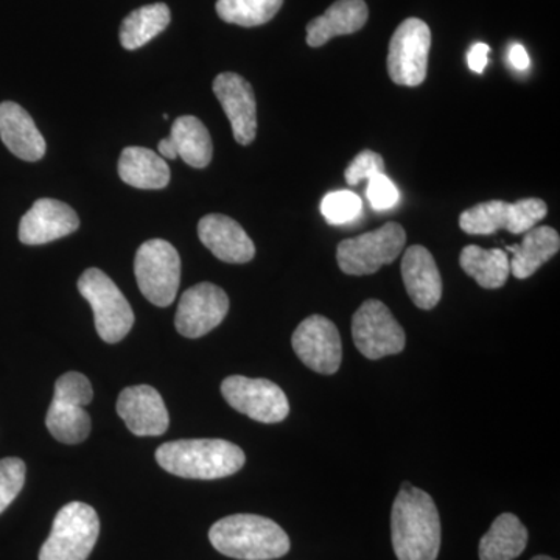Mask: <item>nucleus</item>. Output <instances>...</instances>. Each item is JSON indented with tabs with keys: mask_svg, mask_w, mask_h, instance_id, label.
I'll return each mask as SVG.
<instances>
[{
	"mask_svg": "<svg viewBox=\"0 0 560 560\" xmlns=\"http://www.w3.org/2000/svg\"><path fill=\"white\" fill-rule=\"evenodd\" d=\"M390 540L399 560H436L441 518L436 503L411 482H404L390 512Z\"/></svg>",
	"mask_w": 560,
	"mask_h": 560,
	"instance_id": "f257e3e1",
	"label": "nucleus"
},
{
	"mask_svg": "<svg viewBox=\"0 0 560 560\" xmlns=\"http://www.w3.org/2000/svg\"><path fill=\"white\" fill-rule=\"evenodd\" d=\"M158 464L189 480H219L231 477L245 466L246 456L238 445L224 440H180L162 444Z\"/></svg>",
	"mask_w": 560,
	"mask_h": 560,
	"instance_id": "f03ea898",
	"label": "nucleus"
},
{
	"mask_svg": "<svg viewBox=\"0 0 560 560\" xmlns=\"http://www.w3.org/2000/svg\"><path fill=\"white\" fill-rule=\"evenodd\" d=\"M212 547L228 558L272 560L290 551L285 530L270 518L254 514H235L213 523L209 530Z\"/></svg>",
	"mask_w": 560,
	"mask_h": 560,
	"instance_id": "7ed1b4c3",
	"label": "nucleus"
},
{
	"mask_svg": "<svg viewBox=\"0 0 560 560\" xmlns=\"http://www.w3.org/2000/svg\"><path fill=\"white\" fill-rule=\"evenodd\" d=\"M98 534L101 521L94 508L72 501L55 517L49 539L40 547L39 560H86Z\"/></svg>",
	"mask_w": 560,
	"mask_h": 560,
	"instance_id": "20e7f679",
	"label": "nucleus"
},
{
	"mask_svg": "<svg viewBox=\"0 0 560 560\" xmlns=\"http://www.w3.org/2000/svg\"><path fill=\"white\" fill-rule=\"evenodd\" d=\"M79 291L94 311L95 329L103 341L116 345L130 334L135 313L108 275L90 268L79 279Z\"/></svg>",
	"mask_w": 560,
	"mask_h": 560,
	"instance_id": "39448f33",
	"label": "nucleus"
},
{
	"mask_svg": "<svg viewBox=\"0 0 560 560\" xmlns=\"http://www.w3.org/2000/svg\"><path fill=\"white\" fill-rule=\"evenodd\" d=\"M405 243L407 232L396 221H389L381 230L342 241L337 249L338 267L349 276L374 275L400 256Z\"/></svg>",
	"mask_w": 560,
	"mask_h": 560,
	"instance_id": "423d86ee",
	"label": "nucleus"
},
{
	"mask_svg": "<svg viewBox=\"0 0 560 560\" xmlns=\"http://www.w3.org/2000/svg\"><path fill=\"white\" fill-rule=\"evenodd\" d=\"M135 275L140 293L156 305L168 307L178 294L180 259L175 246L162 238L140 245L135 259Z\"/></svg>",
	"mask_w": 560,
	"mask_h": 560,
	"instance_id": "0eeeda50",
	"label": "nucleus"
},
{
	"mask_svg": "<svg viewBox=\"0 0 560 560\" xmlns=\"http://www.w3.org/2000/svg\"><path fill=\"white\" fill-rule=\"evenodd\" d=\"M547 213V202L539 198H525L517 202L492 200L464 210L459 217V228L469 235H490L500 230L525 234Z\"/></svg>",
	"mask_w": 560,
	"mask_h": 560,
	"instance_id": "6e6552de",
	"label": "nucleus"
},
{
	"mask_svg": "<svg viewBox=\"0 0 560 560\" xmlns=\"http://www.w3.org/2000/svg\"><path fill=\"white\" fill-rule=\"evenodd\" d=\"M431 49L429 25L418 18L401 22L389 40V79L399 86H420L427 79Z\"/></svg>",
	"mask_w": 560,
	"mask_h": 560,
	"instance_id": "1a4fd4ad",
	"label": "nucleus"
},
{
	"mask_svg": "<svg viewBox=\"0 0 560 560\" xmlns=\"http://www.w3.org/2000/svg\"><path fill=\"white\" fill-rule=\"evenodd\" d=\"M352 338L361 355L381 360L405 349L407 335L382 301L368 300L352 318Z\"/></svg>",
	"mask_w": 560,
	"mask_h": 560,
	"instance_id": "9d476101",
	"label": "nucleus"
},
{
	"mask_svg": "<svg viewBox=\"0 0 560 560\" xmlns=\"http://www.w3.org/2000/svg\"><path fill=\"white\" fill-rule=\"evenodd\" d=\"M221 394L235 411L257 422H282L290 412L285 393L267 378L231 375L221 383Z\"/></svg>",
	"mask_w": 560,
	"mask_h": 560,
	"instance_id": "9b49d317",
	"label": "nucleus"
},
{
	"mask_svg": "<svg viewBox=\"0 0 560 560\" xmlns=\"http://www.w3.org/2000/svg\"><path fill=\"white\" fill-rule=\"evenodd\" d=\"M291 345L302 363L312 371L334 375L340 370L342 359L340 331L326 316L312 315L302 320L291 337Z\"/></svg>",
	"mask_w": 560,
	"mask_h": 560,
	"instance_id": "f8f14e48",
	"label": "nucleus"
},
{
	"mask_svg": "<svg viewBox=\"0 0 560 560\" xmlns=\"http://www.w3.org/2000/svg\"><path fill=\"white\" fill-rule=\"evenodd\" d=\"M230 312L226 291L202 282L184 291L175 316V327L183 337L201 338L219 327Z\"/></svg>",
	"mask_w": 560,
	"mask_h": 560,
	"instance_id": "ddd939ff",
	"label": "nucleus"
},
{
	"mask_svg": "<svg viewBox=\"0 0 560 560\" xmlns=\"http://www.w3.org/2000/svg\"><path fill=\"white\" fill-rule=\"evenodd\" d=\"M213 94L231 121L232 135L241 145H249L257 135V103L249 81L234 72L213 80Z\"/></svg>",
	"mask_w": 560,
	"mask_h": 560,
	"instance_id": "4468645a",
	"label": "nucleus"
},
{
	"mask_svg": "<svg viewBox=\"0 0 560 560\" xmlns=\"http://www.w3.org/2000/svg\"><path fill=\"white\" fill-rule=\"evenodd\" d=\"M117 415L136 436H161L171 425L167 408L153 386L138 385L121 390Z\"/></svg>",
	"mask_w": 560,
	"mask_h": 560,
	"instance_id": "2eb2a0df",
	"label": "nucleus"
},
{
	"mask_svg": "<svg viewBox=\"0 0 560 560\" xmlns=\"http://www.w3.org/2000/svg\"><path fill=\"white\" fill-rule=\"evenodd\" d=\"M80 228L75 210L66 202L40 198L22 217L20 241L24 245H46V243L68 237Z\"/></svg>",
	"mask_w": 560,
	"mask_h": 560,
	"instance_id": "dca6fc26",
	"label": "nucleus"
},
{
	"mask_svg": "<svg viewBox=\"0 0 560 560\" xmlns=\"http://www.w3.org/2000/svg\"><path fill=\"white\" fill-rule=\"evenodd\" d=\"M198 237L217 259L226 264H248L256 256V246L241 224L221 213L202 217Z\"/></svg>",
	"mask_w": 560,
	"mask_h": 560,
	"instance_id": "f3484780",
	"label": "nucleus"
},
{
	"mask_svg": "<svg viewBox=\"0 0 560 560\" xmlns=\"http://www.w3.org/2000/svg\"><path fill=\"white\" fill-rule=\"evenodd\" d=\"M401 279L416 307L431 311L442 298V278L436 260L429 249L412 245L401 259Z\"/></svg>",
	"mask_w": 560,
	"mask_h": 560,
	"instance_id": "a211bd4d",
	"label": "nucleus"
},
{
	"mask_svg": "<svg viewBox=\"0 0 560 560\" xmlns=\"http://www.w3.org/2000/svg\"><path fill=\"white\" fill-rule=\"evenodd\" d=\"M0 139L22 161L36 162L46 154V140L31 114L18 103H0Z\"/></svg>",
	"mask_w": 560,
	"mask_h": 560,
	"instance_id": "6ab92c4d",
	"label": "nucleus"
},
{
	"mask_svg": "<svg viewBox=\"0 0 560 560\" xmlns=\"http://www.w3.org/2000/svg\"><path fill=\"white\" fill-rule=\"evenodd\" d=\"M370 18L364 0H337L323 16L315 18L307 25V44L320 47L335 36L352 35L361 31Z\"/></svg>",
	"mask_w": 560,
	"mask_h": 560,
	"instance_id": "aec40b11",
	"label": "nucleus"
},
{
	"mask_svg": "<svg viewBox=\"0 0 560 560\" xmlns=\"http://www.w3.org/2000/svg\"><path fill=\"white\" fill-rule=\"evenodd\" d=\"M119 176L136 189L161 190L171 183V168L164 158L153 150L128 147L120 154Z\"/></svg>",
	"mask_w": 560,
	"mask_h": 560,
	"instance_id": "412c9836",
	"label": "nucleus"
},
{
	"mask_svg": "<svg viewBox=\"0 0 560 560\" xmlns=\"http://www.w3.org/2000/svg\"><path fill=\"white\" fill-rule=\"evenodd\" d=\"M560 249L559 232L550 226L533 228L521 245L508 246L512 253L511 272L517 279H528Z\"/></svg>",
	"mask_w": 560,
	"mask_h": 560,
	"instance_id": "4be33fe9",
	"label": "nucleus"
},
{
	"mask_svg": "<svg viewBox=\"0 0 560 560\" xmlns=\"http://www.w3.org/2000/svg\"><path fill=\"white\" fill-rule=\"evenodd\" d=\"M528 529L517 515L501 514L482 536L478 555L480 560H514L526 550Z\"/></svg>",
	"mask_w": 560,
	"mask_h": 560,
	"instance_id": "5701e85b",
	"label": "nucleus"
},
{
	"mask_svg": "<svg viewBox=\"0 0 560 560\" xmlns=\"http://www.w3.org/2000/svg\"><path fill=\"white\" fill-rule=\"evenodd\" d=\"M168 140L175 149L176 156L190 167L205 168L212 161L213 143L210 132L197 117L183 116L173 121Z\"/></svg>",
	"mask_w": 560,
	"mask_h": 560,
	"instance_id": "b1692460",
	"label": "nucleus"
},
{
	"mask_svg": "<svg viewBox=\"0 0 560 560\" xmlns=\"http://www.w3.org/2000/svg\"><path fill=\"white\" fill-rule=\"evenodd\" d=\"M459 265L467 276L477 280L486 290H497L511 275L510 257L503 249H485L477 245L460 250Z\"/></svg>",
	"mask_w": 560,
	"mask_h": 560,
	"instance_id": "393cba45",
	"label": "nucleus"
},
{
	"mask_svg": "<svg viewBox=\"0 0 560 560\" xmlns=\"http://www.w3.org/2000/svg\"><path fill=\"white\" fill-rule=\"evenodd\" d=\"M172 14L165 3H153V5L140 7L132 11L121 22L120 43L124 49L136 50L145 46L151 39L156 38L160 33L171 24Z\"/></svg>",
	"mask_w": 560,
	"mask_h": 560,
	"instance_id": "a878e982",
	"label": "nucleus"
},
{
	"mask_svg": "<svg viewBox=\"0 0 560 560\" xmlns=\"http://www.w3.org/2000/svg\"><path fill=\"white\" fill-rule=\"evenodd\" d=\"M46 425L51 436L62 444H80L91 433V418L83 407L73 401L51 400Z\"/></svg>",
	"mask_w": 560,
	"mask_h": 560,
	"instance_id": "bb28decb",
	"label": "nucleus"
},
{
	"mask_svg": "<svg viewBox=\"0 0 560 560\" xmlns=\"http://www.w3.org/2000/svg\"><path fill=\"white\" fill-rule=\"evenodd\" d=\"M283 0H219L217 13L228 24L259 27L282 9Z\"/></svg>",
	"mask_w": 560,
	"mask_h": 560,
	"instance_id": "cd10ccee",
	"label": "nucleus"
},
{
	"mask_svg": "<svg viewBox=\"0 0 560 560\" xmlns=\"http://www.w3.org/2000/svg\"><path fill=\"white\" fill-rule=\"evenodd\" d=\"M363 202L349 190L331 191L320 202V212L330 224H345L360 215Z\"/></svg>",
	"mask_w": 560,
	"mask_h": 560,
	"instance_id": "c85d7f7f",
	"label": "nucleus"
},
{
	"mask_svg": "<svg viewBox=\"0 0 560 560\" xmlns=\"http://www.w3.org/2000/svg\"><path fill=\"white\" fill-rule=\"evenodd\" d=\"M25 467L24 460L20 458L0 459V514L13 503L24 488Z\"/></svg>",
	"mask_w": 560,
	"mask_h": 560,
	"instance_id": "c756f323",
	"label": "nucleus"
},
{
	"mask_svg": "<svg viewBox=\"0 0 560 560\" xmlns=\"http://www.w3.org/2000/svg\"><path fill=\"white\" fill-rule=\"evenodd\" d=\"M92 397H94V390H92L90 378L80 372L62 374L55 385L54 399L73 401L80 407H86L91 404Z\"/></svg>",
	"mask_w": 560,
	"mask_h": 560,
	"instance_id": "7c9ffc66",
	"label": "nucleus"
},
{
	"mask_svg": "<svg viewBox=\"0 0 560 560\" xmlns=\"http://www.w3.org/2000/svg\"><path fill=\"white\" fill-rule=\"evenodd\" d=\"M385 173V161L381 154L375 151L364 150L353 158L348 168H346L345 178L349 186H359L361 180L371 179L372 176Z\"/></svg>",
	"mask_w": 560,
	"mask_h": 560,
	"instance_id": "2f4dec72",
	"label": "nucleus"
},
{
	"mask_svg": "<svg viewBox=\"0 0 560 560\" xmlns=\"http://www.w3.org/2000/svg\"><path fill=\"white\" fill-rule=\"evenodd\" d=\"M368 180L370 184H368L366 197L375 210L390 209L399 201V190L385 173L372 176Z\"/></svg>",
	"mask_w": 560,
	"mask_h": 560,
	"instance_id": "473e14b6",
	"label": "nucleus"
},
{
	"mask_svg": "<svg viewBox=\"0 0 560 560\" xmlns=\"http://www.w3.org/2000/svg\"><path fill=\"white\" fill-rule=\"evenodd\" d=\"M489 46L485 43L475 44L471 47L469 55H467V62H469L470 70H474L475 73L485 72L486 66L489 62Z\"/></svg>",
	"mask_w": 560,
	"mask_h": 560,
	"instance_id": "72a5a7b5",
	"label": "nucleus"
},
{
	"mask_svg": "<svg viewBox=\"0 0 560 560\" xmlns=\"http://www.w3.org/2000/svg\"><path fill=\"white\" fill-rule=\"evenodd\" d=\"M510 61L515 69L526 70L529 68L530 60L528 51L521 44H515L510 50Z\"/></svg>",
	"mask_w": 560,
	"mask_h": 560,
	"instance_id": "f704fd0d",
	"label": "nucleus"
},
{
	"mask_svg": "<svg viewBox=\"0 0 560 560\" xmlns=\"http://www.w3.org/2000/svg\"><path fill=\"white\" fill-rule=\"evenodd\" d=\"M158 151H160V156L164 158V160H176V153L175 149H173V145L171 143V140L162 139L160 142V145H158Z\"/></svg>",
	"mask_w": 560,
	"mask_h": 560,
	"instance_id": "c9c22d12",
	"label": "nucleus"
},
{
	"mask_svg": "<svg viewBox=\"0 0 560 560\" xmlns=\"http://www.w3.org/2000/svg\"><path fill=\"white\" fill-rule=\"evenodd\" d=\"M530 560H558V559H552V558H550V556H536V558H533Z\"/></svg>",
	"mask_w": 560,
	"mask_h": 560,
	"instance_id": "e433bc0d",
	"label": "nucleus"
}]
</instances>
